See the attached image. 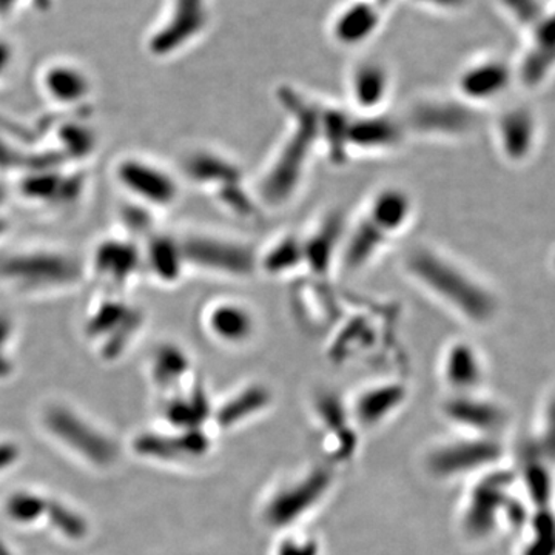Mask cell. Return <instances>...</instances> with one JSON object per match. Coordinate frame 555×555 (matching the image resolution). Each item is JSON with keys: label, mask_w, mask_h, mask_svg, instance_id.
Returning <instances> with one entry per match:
<instances>
[{"label": "cell", "mask_w": 555, "mask_h": 555, "mask_svg": "<svg viewBox=\"0 0 555 555\" xmlns=\"http://www.w3.org/2000/svg\"><path fill=\"white\" fill-rule=\"evenodd\" d=\"M190 369L185 350L175 345H164L153 356L152 372L156 385L171 389L182 382Z\"/></svg>", "instance_id": "obj_23"}, {"label": "cell", "mask_w": 555, "mask_h": 555, "mask_svg": "<svg viewBox=\"0 0 555 555\" xmlns=\"http://www.w3.org/2000/svg\"><path fill=\"white\" fill-rule=\"evenodd\" d=\"M141 264L138 248L120 241H107L94 254L96 275L115 286H122Z\"/></svg>", "instance_id": "obj_19"}, {"label": "cell", "mask_w": 555, "mask_h": 555, "mask_svg": "<svg viewBox=\"0 0 555 555\" xmlns=\"http://www.w3.org/2000/svg\"><path fill=\"white\" fill-rule=\"evenodd\" d=\"M517 86L513 60L502 54L483 53L460 68L455 78V96L470 107L494 104Z\"/></svg>", "instance_id": "obj_10"}, {"label": "cell", "mask_w": 555, "mask_h": 555, "mask_svg": "<svg viewBox=\"0 0 555 555\" xmlns=\"http://www.w3.org/2000/svg\"><path fill=\"white\" fill-rule=\"evenodd\" d=\"M404 392L406 390L398 383H385V385L369 387L357 400V414L363 422H367V420L378 422L379 416L389 414L400 404Z\"/></svg>", "instance_id": "obj_22"}, {"label": "cell", "mask_w": 555, "mask_h": 555, "mask_svg": "<svg viewBox=\"0 0 555 555\" xmlns=\"http://www.w3.org/2000/svg\"><path fill=\"white\" fill-rule=\"evenodd\" d=\"M345 236V221H343L339 214L324 217L312 229V232L308 233V236H301L306 268L310 270L313 276H327L335 257H337L338 251H341Z\"/></svg>", "instance_id": "obj_16"}, {"label": "cell", "mask_w": 555, "mask_h": 555, "mask_svg": "<svg viewBox=\"0 0 555 555\" xmlns=\"http://www.w3.org/2000/svg\"><path fill=\"white\" fill-rule=\"evenodd\" d=\"M301 268H306L305 247L301 236L294 233L273 241L261 255L258 254V270L269 276H283Z\"/></svg>", "instance_id": "obj_20"}, {"label": "cell", "mask_w": 555, "mask_h": 555, "mask_svg": "<svg viewBox=\"0 0 555 555\" xmlns=\"http://www.w3.org/2000/svg\"><path fill=\"white\" fill-rule=\"evenodd\" d=\"M387 13L369 0H345L328 17V39L339 49H363L382 33Z\"/></svg>", "instance_id": "obj_11"}, {"label": "cell", "mask_w": 555, "mask_h": 555, "mask_svg": "<svg viewBox=\"0 0 555 555\" xmlns=\"http://www.w3.org/2000/svg\"><path fill=\"white\" fill-rule=\"evenodd\" d=\"M403 122L390 118L385 113L361 115L357 113L350 118L347 130V149L352 152L385 153L400 147L406 138Z\"/></svg>", "instance_id": "obj_15"}, {"label": "cell", "mask_w": 555, "mask_h": 555, "mask_svg": "<svg viewBox=\"0 0 555 555\" xmlns=\"http://www.w3.org/2000/svg\"><path fill=\"white\" fill-rule=\"evenodd\" d=\"M42 426L54 441L90 466L107 469L119 460L118 441L67 404L46 408Z\"/></svg>", "instance_id": "obj_3"}, {"label": "cell", "mask_w": 555, "mask_h": 555, "mask_svg": "<svg viewBox=\"0 0 555 555\" xmlns=\"http://www.w3.org/2000/svg\"><path fill=\"white\" fill-rule=\"evenodd\" d=\"M276 100L291 119L284 137L264 173L259 178L257 199L268 207H283L294 199L306 177L310 158L320 145L318 105L291 86L278 90Z\"/></svg>", "instance_id": "obj_1"}, {"label": "cell", "mask_w": 555, "mask_h": 555, "mask_svg": "<svg viewBox=\"0 0 555 555\" xmlns=\"http://www.w3.org/2000/svg\"><path fill=\"white\" fill-rule=\"evenodd\" d=\"M392 69L377 57L358 61L347 78L350 102L361 115L382 113L392 93Z\"/></svg>", "instance_id": "obj_13"}, {"label": "cell", "mask_w": 555, "mask_h": 555, "mask_svg": "<svg viewBox=\"0 0 555 555\" xmlns=\"http://www.w3.org/2000/svg\"><path fill=\"white\" fill-rule=\"evenodd\" d=\"M122 188L152 207H170L177 203L179 188L169 171L144 159H126L116 170Z\"/></svg>", "instance_id": "obj_12"}, {"label": "cell", "mask_w": 555, "mask_h": 555, "mask_svg": "<svg viewBox=\"0 0 555 555\" xmlns=\"http://www.w3.org/2000/svg\"><path fill=\"white\" fill-rule=\"evenodd\" d=\"M441 374L444 383L455 393H473L485 377V363L480 350L473 343L456 339L444 350Z\"/></svg>", "instance_id": "obj_17"}, {"label": "cell", "mask_w": 555, "mask_h": 555, "mask_svg": "<svg viewBox=\"0 0 555 555\" xmlns=\"http://www.w3.org/2000/svg\"><path fill=\"white\" fill-rule=\"evenodd\" d=\"M49 499L33 491L11 492L3 503V513L10 521L20 526H31L46 518Z\"/></svg>", "instance_id": "obj_25"}, {"label": "cell", "mask_w": 555, "mask_h": 555, "mask_svg": "<svg viewBox=\"0 0 555 555\" xmlns=\"http://www.w3.org/2000/svg\"><path fill=\"white\" fill-rule=\"evenodd\" d=\"M204 326L215 341L230 347L246 346L258 332V318L246 302L219 299L207 309Z\"/></svg>", "instance_id": "obj_14"}, {"label": "cell", "mask_w": 555, "mask_h": 555, "mask_svg": "<svg viewBox=\"0 0 555 555\" xmlns=\"http://www.w3.org/2000/svg\"><path fill=\"white\" fill-rule=\"evenodd\" d=\"M320 543L312 535H287L275 550V555H318Z\"/></svg>", "instance_id": "obj_28"}, {"label": "cell", "mask_w": 555, "mask_h": 555, "mask_svg": "<svg viewBox=\"0 0 555 555\" xmlns=\"http://www.w3.org/2000/svg\"><path fill=\"white\" fill-rule=\"evenodd\" d=\"M3 198L2 195H0V207H2ZM3 225H5V219L2 218V215H0V233H2Z\"/></svg>", "instance_id": "obj_33"}, {"label": "cell", "mask_w": 555, "mask_h": 555, "mask_svg": "<svg viewBox=\"0 0 555 555\" xmlns=\"http://www.w3.org/2000/svg\"><path fill=\"white\" fill-rule=\"evenodd\" d=\"M412 215L414 203L411 196L403 189L385 188L369 201L363 217L392 240L408 228Z\"/></svg>", "instance_id": "obj_18"}, {"label": "cell", "mask_w": 555, "mask_h": 555, "mask_svg": "<svg viewBox=\"0 0 555 555\" xmlns=\"http://www.w3.org/2000/svg\"><path fill=\"white\" fill-rule=\"evenodd\" d=\"M185 170L196 184L211 189L215 198L236 217H257V196L247 192L243 171L235 160L225 158L221 153L203 150L190 156Z\"/></svg>", "instance_id": "obj_4"}, {"label": "cell", "mask_w": 555, "mask_h": 555, "mask_svg": "<svg viewBox=\"0 0 555 555\" xmlns=\"http://www.w3.org/2000/svg\"><path fill=\"white\" fill-rule=\"evenodd\" d=\"M546 447L550 451H555V400L551 404L550 414H547Z\"/></svg>", "instance_id": "obj_31"}, {"label": "cell", "mask_w": 555, "mask_h": 555, "mask_svg": "<svg viewBox=\"0 0 555 555\" xmlns=\"http://www.w3.org/2000/svg\"><path fill=\"white\" fill-rule=\"evenodd\" d=\"M0 555H11L9 547L3 545L2 542H0Z\"/></svg>", "instance_id": "obj_34"}, {"label": "cell", "mask_w": 555, "mask_h": 555, "mask_svg": "<svg viewBox=\"0 0 555 555\" xmlns=\"http://www.w3.org/2000/svg\"><path fill=\"white\" fill-rule=\"evenodd\" d=\"M46 520L57 534L67 540H82L89 535V521L75 507L65 505L60 500L49 499Z\"/></svg>", "instance_id": "obj_27"}, {"label": "cell", "mask_w": 555, "mask_h": 555, "mask_svg": "<svg viewBox=\"0 0 555 555\" xmlns=\"http://www.w3.org/2000/svg\"><path fill=\"white\" fill-rule=\"evenodd\" d=\"M188 266L208 273L236 278H250L258 270V254L243 241L218 235H195L181 241Z\"/></svg>", "instance_id": "obj_8"}, {"label": "cell", "mask_w": 555, "mask_h": 555, "mask_svg": "<svg viewBox=\"0 0 555 555\" xmlns=\"http://www.w3.org/2000/svg\"><path fill=\"white\" fill-rule=\"evenodd\" d=\"M500 16L517 33L518 38L531 30L542 16L547 0H492Z\"/></svg>", "instance_id": "obj_26"}, {"label": "cell", "mask_w": 555, "mask_h": 555, "mask_svg": "<svg viewBox=\"0 0 555 555\" xmlns=\"http://www.w3.org/2000/svg\"><path fill=\"white\" fill-rule=\"evenodd\" d=\"M78 276V264L56 251H21L0 262V278L20 291H49L69 286L76 283Z\"/></svg>", "instance_id": "obj_7"}, {"label": "cell", "mask_w": 555, "mask_h": 555, "mask_svg": "<svg viewBox=\"0 0 555 555\" xmlns=\"http://www.w3.org/2000/svg\"><path fill=\"white\" fill-rule=\"evenodd\" d=\"M145 259L153 275L167 284L177 283L188 266L181 241H175L166 235L152 240Z\"/></svg>", "instance_id": "obj_21"}, {"label": "cell", "mask_w": 555, "mask_h": 555, "mask_svg": "<svg viewBox=\"0 0 555 555\" xmlns=\"http://www.w3.org/2000/svg\"><path fill=\"white\" fill-rule=\"evenodd\" d=\"M406 133L430 138H466L476 130L477 108L452 96H429L415 101L401 119Z\"/></svg>", "instance_id": "obj_6"}, {"label": "cell", "mask_w": 555, "mask_h": 555, "mask_svg": "<svg viewBox=\"0 0 555 555\" xmlns=\"http://www.w3.org/2000/svg\"><path fill=\"white\" fill-rule=\"evenodd\" d=\"M406 270L412 280L460 320L481 327L499 317L500 298L491 284L444 251L418 246L409 251Z\"/></svg>", "instance_id": "obj_2"}, {"label": "cell", "mask_w": 555, "mask_h": 555, "mask_svg": "<svg viewBox=\"0 0 555 555\" xmlns=\"http://www.w3.org/2000/svg\"><path fill=\"white\" fill-rule=\"evenodd\" d=\"M21 455L22 449L20 444L10 440L0 441V476H3L11 467L16 466Z\"/></svg>", "instance_id": "obj_30"}, {"label": "cell", "mask_w": 555, "mask_h": 555, "mask_svg": "<svg viewBox=\"0 0 555 555\" xmlns=\"http://www.w3.org/2000/svg\"><path fill=\"white\" fill-rule=\"evenodd\" d=\"M369 2L375 3V5L382 7V9L389 11L392 9L393 3H396L397 0H369Z\"/></svg>", "instance_id": "obj_32"}, {"label": "cell", "mask_w": 555, "mask_h": 555, "mask_svg": "<svg viewBox=\"0 0 555 555\" xmlns=\"http://www.w3.org/2000/svg\"><path fill=\"white\" fill-rule=\"evenodd\" d=\"M416 7H422L423 10L433 11L437 14H455L463 13L469 9L473 0H411Z\"/></svg>", "instance_id": "obj_29"}, {"label": "cell", "mask_w": 555, "mask_h": 555, "mask_svg": "<svg viewBox=\"0 0 555 555\" xmlns=\"http://www.w3.org/2000/svg\"><path fill=\"white\" fill-rule=\"evenodd\" d=\"M454 400L449 403V414L456 420H462L466 425L489 429L502 420L500 409L483 400H476L474 392L454 393Z\"/></svg>", "instance_id": "obj_24"}, {"label": "cell", "mask_w": 555, "mask_h": 555, "mask_svg": "<svg viewBox=\"0 0 555 555\" xmlns=\"http://www.w3.org/2000/svg\"><path fill=\"white\" fill-rule=\"evenodd\" d=\"M518 39L513 60L517 86L529 93L545 89L555 79V0H547L542 16Z\"/></svg>", "instance_id": "obj_5"}, {"label": "cell", "mask_w": 555, "mask_h": 555, "mask_svg": "<svg viewBox=\"0 0 555 555\" xmlns=\"http://www.w3.org/2000/svg\"><path fill=\"white\" fill-rule=\"evenodd\" d=\"M543 119L532 105L514 104L499 113L494 120L496 152L505 163L524 167L532 163L543 145Z\"/></svg>", "instance_id": "obj_9"}]
</instances>
